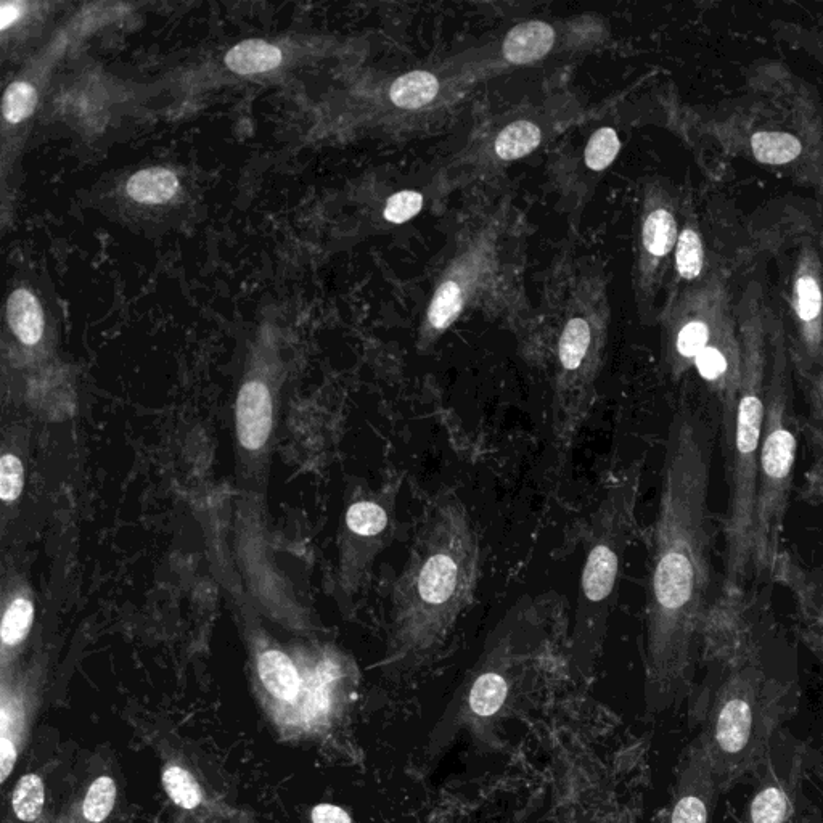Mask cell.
<instances>
[{"instance_id":"4","label":"cell","mask_w":823,"mask_h":823,"mask_svg":"<svg viewBox=\"0 0 823 823\" xmlns=\"http://www.w3.org/2000/svg\"><path fill=\"white\" fill-rule=\"evenodd\" d=\"M790 402L785 386L774 381L766 399V417L758 460V486L754 505V571L772 570L778 539L787 513L788 492L795 467L796 436L790 428Z\"/></svg>"},{"instance_id":"19","label":"cell","mask_w":823,"mask_h":823,"mask_svg":"<svg viewBox=\"0 0 823 823\" xmlns=\"http://www.w3.org/2000/svg\"><path fill=\"white\" fill-rule=\"evenodd\" d=\"M621 150V140L613 127H602L590 137L584 153L587 168L592 171H603L616 160Z\"/></svg>"},{"instance_id":"8","label":"cell","mask_w":823,"mask_h":823,"mask_svg":"<svg viewBox=\"0 0 823 823\" xmlns=\"http://www.w3.org/2000/svg\"><path fill=\"white\" fill-rule=\"evenodd\" d=\"M7 319L21 343L34 346L41 341L44 333V312L33 293L23 288L13 291L7 301Z\"/></svg>"},{"instance_id":"6","label":"cell","mask_w":823,"mask_h":823,"mask_svg":"<svg viewBox=\"0 0 823 823\" xmlns=\"http://www.w3.org/2000/svg\"><path fill=\"white\" fill-rule=\"evenodd\" d=\"M555 42V31L544 21H526L507 34L504 55L513 65H528L549 54Z\"/></svg>"},{"instance_id":"14","label":"cell","mask_w":823,"mask_h":823,"mask_svg":"<svg viewBox=\"0 0 823 823\" xmlns=\"http://www.w3.org/2000/svg\"><path fill=\"white\" fill-rule=\"evenodd\" d=\"M465 304L462 288L457 282H446L438 288L428 309V328L433 335L446 332L454 324Z\"/></svg>"},{"instance_id":"28","label":"cell","mask_w":823,"mask_h":823,"mask_svg":"<svg viewBox=\"0 0 823 823\" xmlns=\"http://www.w3.org/2000/svg\"><path fill=\"white\" fill-rule=\"evenodd\" d=\"M798 293V316L803 322L811 324L822 311V291L819 283L811 275H803L796 285Z\"/></svg>"},{"instance_id":"10","label":"cell","mask_w":823,"mask_h":823,"mask_svg":"<svg viewBox=\"0 0 823 823\" xmlns=\"http://www.w3.org/2000/svg\"><path fill=\"white\" fill-rule=\"evenodd\" d=\"M753 714L751 708L742 698H732L725 703L717 721V743L727 753H737L748 743Z\"/></svg>"},{"instance_id":"31","label":"cell","mask_w":823,"mask_h":823,"mask_svg":"<svg viewBox=\"0 0 823 823\" xmlns=\"http://www.w3.org/2000/svg\"><path fill=\"white\" fill-rule=\"evenodd\" d=\"M15 762H17V750L12 740H9L4 733L0 738V782H5L9 778Z\"/></svg>"},{"instance_id":"1","label":"cell","mask_w":823,"mask_h":823,"mask_svg":"<svg viewBox=\"0 0 823 823\" xmlns=\"http://www.w3.org/2000/svg\"><path fill=\"white\" fill-rule=\"evenodd\" d=\"M711 462L706 426L680 410L666 441L648 578L647 671L653 687H666L684 672L706 618L713 579Z\"/></svg>"},{"instance_id":"12","label":"cell","mask_w":823,"mask_h":823,"mask_svg":"<svg viewBox=\"0 0 823 823\" xmlns=\"http://www.w3.org/2000/svg\"><path fill=\"white\" fill-rule=\"evenodd\" d=\"M439 92V81L435 74L428 71H412L402 74L391 86V102L399 108L417 110L425 107L436 99Z\"/></svg>"},{"instance_id":"9","label":"cell","mask_w":823,"mask_h":823,"mask_svg":"<svg viewBox=\"0 0 823 823\" xmlns=\"http://www.w3.org/2000/svg\"><path fill=\"white\" fill-rule=\"evenodd\" d=\"M179 179L171 169L148 168L136 172L127 182V193L132 200L145 205H163L176 197Z\"/></svg>"},{"instance_id":"5","label":"cell","mask_w":823,"mask_h":823,"mask_svg":"<svg viewBox=\"0 0 823 823\" xmlns=\"http://www.w3.org/2000/svg\"><path fill=\"white\" fill-rule=\"evenodd\" d=\"M235 417L240 444L246 451H261L271 436L274 422V406L269 388L261 381L245 383L238 393Z\"/></svg>"},{"instance_id":"23","label":"cell","mask_w":823,"mask_h":823,"mask_svg":"<svg viewBox=\"0 0 823 823\" xmlns=\"http://www.w3.org/2000/svg\"><path fill=\"white\" fill-rule=\"evenodd\" d=\"M677 271L684 279H697L703 269V245L697 232L687 229L680 234L676 251Z\"/></svg>"},{"instance_id":"29","label":"cell","mask_w":823,"mask_h":823,"mask_svg":"<svg viewBox=\"0 0 823 823\" xmlns=\"http://www.w3.org/2000/svg\"><path fill=\"white\" fill-rule=\"evenodd\" d=\"M671 823H708V807L695 793H684L672 809Z\"/></svg>"},{"instance_id":"26","label":"cell","mask_w":823,"mask_h":823,"mask_svg":"<svg viewBox=\"0 0 823 823\" xmlns=\"http://www.w3.org/2000/svg\"><path fill=\"white\" fill-rule=\"evenodd\" d=\"M422 208V193L415 192V190H402L389 198L383 216L386 221L393 222V224H404L415 218Z\"/></svg>"},{"instance_id":"2","label":"cell","mask_w":823,"mask_h":823,"mask_svg":"<svg viewBox=\"0 0 823 823\" xmlns=\"http://www.w3.org/2000/svg\"><path fill=\"white\" fill-rule=\"evenodd\" d=\"M481 571L480 536L454 492L423 513L393 592L388 656L399 669L430 660L473 602Z\"/></svg>"},{"instance_id":"16","label":"cell","mask_w":823,"mask_h":823,"mask_svg":"<svg viewBox=\"0 0 823 823\" xmlns=\"http://www.w3.org/2000/svg\"><path fill=\"white\" fill-rule=\"evenodd\" d=\"M643 245L648 253L663 258L676 243V219L666 209H656L643 224Z\"/></svg>"},{"instance_id":"22","label":"cell","mask_w":823,"mask_h":823,"mask_svg":"<svg viewBox=\"0 0 823 823\" xmlns=\"http://www.w3.org/2000/svg\"><path fill=\"white\" fill-rule=\"evenodd\" d=\"M37 105V92L29 82L17 81L7 87L2 100L4 118L12 124L21 123L33 115Z\"/></svg>"},{"instance_id":"15","label":"cell","mask_w":823,"mask_h":823,"mask_svg":"<svg viewBox=\"0 0 823 823\" xmlns=\"http://www.w3.org/2000/svg\"><path fill=\"white\" fill-rule=\"evenodd\" d=\"M756 160L764 164H787L801 155V142L787 132H758L751 137Z\"/></svg>"},{"instance_id":"11","label":"cell","mask_w":823,"mask_h":823,"mask_svg":"<svg viewBox=\"0 0 823 823\" xmlns=\"http://www.w3.org/2000/svg\"><path fill=\"white\" fill-rule=\"evenodd\" d=\"M282 52L269 42L250 39L240 42L226 55V65L237 74L266 73L282 63Z\"/></svg>"},{"instance_id":"18","label":"cell","mask_w":823,"mask_h":823,"mask_svg":"<svg viewBox=\"0 0 823 823\" xmlns=\"http://www.w3.org/2000/svg\"><path fill=\"white\" fill-rule=\"evenodd\" d=\"M34 606L26 597H18L10 603L2 619V642L5 647H17L31 631Z\"/></svg>"},{"instance_id":"27","label":"cell","mask_w":823,"mask_h":823,"mask_svg":"<svg viewBox=\"0 0 823 823\" xmlns=\"http://www.w3.org/2000/svg\"><path fill=\"white\" fill-rule=\"evenodd\" d=\"M709 328L703 322H690L680 330L676 340V351L680 359L695 361V357L709 346Z\"/></svg>"},{"instance_id":"32","label":"cell","mask_w":823,"mask_h":823,"mask_svg":"<svg viewBox=\"0 0 823 823\" xmlns=\"http://www.w3.org/2000/svg\"><path fill=\"white\" fill-rule=\"evenodd\" d=\"M21 4L17 2H4L0 5V28L7 29L12 23L20 18Z\"/></svg>"},{"instance_id":"25","label":"cell","mask_w":823,"mask_h":823,"mask_svg":"<svg viewBox=\"0 0 823 823\" xmlns=\"http://www.w3.org/2000/svg\"><path fill=\"white\" fill-rule=\"evenodd\" d=\"M25 486V468L17 455L5 454L0 460V497L12 504L21 496Z\"/></svg>"},{"instance_id":"3","label":"cell","mask_w":823,"mask_h":823,"mask_svg":"<svg viewBox=\"0 0 823 823\" xmlns=\"http://www.w3.org/2000/svg\"><path fill=\"white\" fill-rule=\"evenodd\" d=\"M639 484V462L611 475L592 516L570 629L568 666L573 676H589L602 653L618 600L624 557L634 536Z\"/></svg>"},{"instance_id":"17","label":"cell","mask_w":823,"mask_h":823,"mask_svg":"<svg viewBox=\"0 0 823 823\" xmlns=\"http://www.w3.org/2000/svg\"><path fill=\"white\" fill-rule=\"evenodd\" d=\"M46 801V791L41 777L29 774L18 780L17 788L13 791L12 807L18 819L23 822H34L39 819Z\"/></svg>"},{"instance_id":"7","label":"cell","mask_w":823,"mask_h":823,"mask_svg":"<svg viewBox=\"0 0 823 823\" xmlns=\"http://www.w3.org/2000/svg\"><path fill=\"white\" fill-rule=\"evenodd\" d=\"M259 677L267 692L282 701H295L301 690V677L293 661L279 650H267L259 656Z\"/></svg>"},{"instance_id":"24","label":"cell","mask_w":823,"mask_h":823,"mask_svg":"<svg viewBox=\"0 0 823 823\" xmlns=\"http://www.w3.org/2000/svg\"><path fill=\"white\" fill-rule=\"evenodd\" d=\"M787 815V798L778 788H766L754 798L751 804L753 823H783Z\"/></svg>"},{"instance_id":"21","label":"cell","mask_w":823,"mask_h":823,"mask_svg":"<svg viewBox=\"0 0 823 823\" xmlns=\"http://www.w3.org/2000/svg\"><path fill=\"white\" fill-rule=\"evenodd\" d=\"M116 801V783L111 777H100L87 791L82 812L89 822L100 823L113 811Z\"/></svg>"},{"instance_id":"13","label":"cell","mask_w":823,"mask_h":823,"mask_svg":"<svg viewBox=\"0 0 823 823\" xmlns=\"http://www.w3.org/2000/svg\"><path fill=\"white\" fill-rule=\"evenodd\" d=\"M539 126L529 121H515L502 129L496 139V153L505 161L520 160L533 153L541 144Z\"/></svg>"},{"instance_id":"30","label":"cell","mask_w":823,"mask_h":823,"mask_svg":"<svg viewBox=\"0 0 823 823\" xmlns=\"http://www.w3.org/2000/svg\"><path fill=\"white\" fill-rule=\"evenodd\" d=\"M312 823H353L348 812L333 804H319L312 811Z\"/></svg>"},{"instance_id":"20","label":"cell","mask_w":823,"mask_h":823,"mask_svg":"<svg viewBox=\"0 0 823 823\" xmlns=\"http://www.w3.org/2000/svg\"><path fill=\"white\" fill-rule=\"evenodd\" d=\"M163 785L177 806L184 807V809H195L200 806L201 790L197 780L182 767L172 766L166 769L163 775Z\"/></svg>"}]
</instances>
